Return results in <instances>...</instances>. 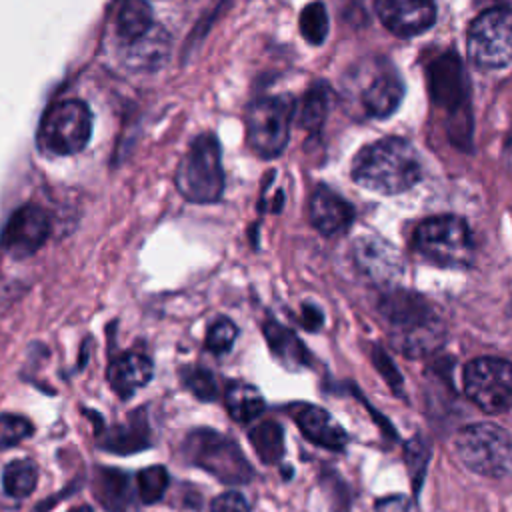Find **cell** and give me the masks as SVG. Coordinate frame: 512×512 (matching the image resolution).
Returning a JSON list of instances; mask_svg holds the SVG:
<instances>
[{"instance_id": "cell-1", "label": "cell", "mask_w": 512, "mask_h": 512, "mask_svg": "<svg viewBox=\"0 0 512 512\" xmlns=\"http://www.w3.org/2000/svg\"><path fill=\"white\" fill-rule=\"evenodd\" d=\"M378 310L390 326L392 346L410 358L436 352L446 340L444 322L430 302L410 290H390L378 302Z\"/></svg>"}, {"instance_id": "cell-2", "label": "cell", "mask_w": 512, "mask_h": 512, "mask_svg": "<svg viewBox=\"0 0 512 512\" xmlns=\"http://www.w3.org/2000/svg\"><path fill=\"white\" fill-rule=\"evenodd\" d=\"M352 178L370 192L402 194L422 178V162L408 140L388 136L364 146L356 154Z\"/></svg>"}, {"instance_id": "cell-3", "label": "cell", "mask_w": 512, "mask_h": 512, "mask_svg": "<svg viewBox=\"0 0 512 512\" xmlns=\"http://www.w3.org/2000/svg\"><path fill=\"white\" fill-rule=\"evenodd\" d=\"M426 82L432 102L450 114V136L468 148L472 116L468 110V84L462 60L454 52H442L426 64Z\"/></svg>"}, {"instance_id": "cell-4", "label": "cell", "mask_w": 512, "mask_h": 512, "mask_svg": "<svg viewBox=\"0 0 512 512\" xmlns=\"http://www.w3.org/2000/svg\"><path fill=\"white\" fill-rule=\"evenodd\" d=\"M178 192L196 204L220 200L224 192L222 154L216 136L200 134L192 140L176 170Z\"/></svg>"}, {"instance_id": "cell-5", "label": "cell", "mask_w": 512, "mask_h": 512, "mask_svg": "<svg viewBox=\"0 0 512 512\" xmlns=\"http://www.w3.org/2000/svg\"><path fill=\"white\" fill-rule=\"evenodd\" d=\"M454 448L460 462L480 476L502 478L512 470V436L494 422L460 428Z\"/></svg>"}, {"instance_id": "cell-6", "label": "cell", "mask_w": 512, "mask_h": 512, "mask_svg": "<svg viewBox=\"0 0 512 512\" xmlns=\"http://www.w3.org/2000/svg\"><path fill=\"white\" fill-rule=\"evenodd\" d=\"M182 454L190 464L206 470L224 484H246L254 476L238 444L210 428L192 430L182 444Z\"/></svg>"}, {"instance_id": "cell-7", "label": "cell", "mask_w": 512, "mask_h": 512, "mask_svg": "<svg viewBox=\"0 0 512 512\" xmlns=\"http://www.w3.org/2000/svg\"><path fill=\"white\" fill-rule=\"evenodd\" d=\"M414 250L442 268H466L474 256L468 224L458 216H434L424 220L412 238Z\"/></svg>"}, {"instance_id": "cell-8", "label": "cell", "mask_w": 512, "mask_h": 512, "mask_svg": "<svg viewBox=\"0 0 512 512\" xmlns=\"http://www.w3.org/2000/svg\"><path fill=\"white\" fill-rule=\"evenodd\" d=\"M92 112L86 102L68 98L52 104L40 122V148L52 156H74L82 152L92 138Z\"/></svg>"}, {"instance_id": "cell-9", "label": "cell", "mask_w": 512, "mask_h": 512, "mask_svg": "<svg viewBox=\"0 0 512 512\" xmlns=\"http://www.w3.org/2000/svg\"><path fill=\"white\" fill-rule=\"evenodd\" d=\"M294 104L290 96H262L246 114V136L260 158H276L288 144Z\"/></svg>"}, {"instance_id": "cell-10", "label": "cell", "mask_w": 512, "mask_h": 512, "mask_svg": "<svg viewBox=\"0 0 512 512\" xmlns=\"http://www.w3.org/2000/svg\"><path fill=\"white\" fill-rule=\"evenodd\" d=\"M468 56L480 68H502L512 62V10L488 8L468 28Z\"/></svg>"}, {"instance_id": "cell-11", "label": "cell", "mask_w": 512, "mask_h": 512, "mask_svg": "<svg viewBox=\"0 0 512 512\" xmlns=\"http://www.w3.org/2000/svg\"><path fill=\"white\" fill-rule=\"evenodd\" d=\"M462 382L466 396L482 412L496 414L512 406V362L504 358H474L466 364Z\"/></svg>"}, {"instance_id": "cell-12", "label": "cell", "mask_w": 512, "mask_h": 512, "mask_svg": "<svg viewBox=\"0 0 512 512\" xmlns=\"http://www.w3.org/2000/svg\"><path fill=\"white\" fill-rule=\"evenodd\" d=\"M50 236L48 212L36 204L20 206L4 226L2 248L14 258H26L38 252Z\"/></svg>"}, {"instance_id": "cell-13", "label": "cell", "mask_w": 512, "mask_h": 512, "mask_svg": "<svg viewBox=\"0 0 512 512\" xmlns=\"http://www.w3.org/2000/svg\"><path fill=\"white\" fill-rule=\"evenodd\" d=\"M380 22L396 36H416L436 20L434 0H376Z\"/></svg>"}, {"instance_id": "cell-14", "label": "cell", "mask_w": 512, "mask_h": 512, "mask_svg": "<svg viewBox=\"0 0 512 512\" xmlns=\"http://www.w3.org/2000/svg\"><path fill=\"white\" fill-rule=\"evenodd\" d=\"M286 412L310 442L330 450H342L346 446L348 434L328 410L314 404L294 402L286 406Z\"/></svg>"}, {"instance_id": "cell-15", "label": "cell", "mask_w": 512, "mask_h": 512, "mask_svg": "<svg viewBox=\"0 0 512 512\" xmlns=\"http://www.w3.org/2000/svg\"><path fill=\"white\" fill-rule=\"evenodd\" d=\"M354 260L374 282H392L404 270V260L396 246L380 236H364L356 240Z\"/></svg>"}, {"instance_id": "cell-16", "label": "cell", "mask_w": 512, "mask_h": 512, "mask_svg": "<svg viewBox=\"0 0 512 512\" xmlns=\"http://www.w3.org/2000/svg\"><path fill=\"white\" fill-rule=\"evenodd\" d=\"M354 220V208L332 188L318 184L310 198V222L324 236L346 230Z\"/></svg>"}, {"instance_id": "cell-17", "label": "cell", "mask_w": 512, "mask_h": 512, "mask_svg": "<svg viewBox=\"0 0 512 512\" xmlns=\"http://www.w3.org/2000/svg\"><path fill=\"white\" fill-rule=\"evenodd\" d=\"M404 98V82L394 70L380 72L362 90V106L368 116L388 118L400 106Z\"/></svg>"}, {"instance_id": "cell-18", "label": "cell", "mask_w": 512, "mask_h": 512, "mask_svg": "<svg viewBox=\"0 0 512 512\" xmlns=\"http://www.w3.org/2000/svg\"><path fill=\"white\" fill-rule=\"evenodd\" d=\"M152 372L154 368L148 356L140 352H126L114 358L112 364L108 366V382L118 396L128 398L138 388L148 384V380L152 378Z\"/></svg>"}, {"instance_id": "cell-19", "label": "cell", "mask_w": 512, "mask_h": 512, "mask_svg": "<svg viewBox=\"0 0 512 512\" xmlns=\"http://www.w3.org/2000/svg\"><path fill=\"white\" fill-rule=\"evenodd\" d=\"M170 54V36L162 30L152 26L144 36L134 42H128L124 48V62L132 70H156L160 68Z\"/></svg>"}, {"instance_id": "cell-20", "label": "cell", "mask_w": 512, "mask_h": 512, "mask_svg": "<svg viewBox=\"0 0 512 512\" xmlns=\"http://www.w3.org/2000/svg\"><path fill=\"white\" fill-rule=\"evenodd\" d=\"M262 332L272 354L282 366L296 370L310 364V354L306 346L290 328L278 324L276 320H266L262 326Z\"/></svg>"}, {"instance_id": "cell-21", "label": "cell", "mask_w": 512, "mask_h": 512, "mask_svg": "<svg viewBox=\"0 0 512 512\" xmlns=\"http://www.w3.org/2000/svg\"><path fill=\"white\" fill-rule=\"evenodd\" d=\"M330 86L322 80L314 82L302 96L298 108L294 106V118L298 126L310 134H316L330 110Z\"/></svg>"}, {"instance_id": "cell-22", "label": "cell", "mask_w": 512, "mask_h": 512, "mask_svg": "<svg viewBox=\"0 0 512 512\" xmlns=\"http://www.w3.org/2000/svg\"><path fill=\"white\" fill-rule=\"evenodd\" d=\"M224 404L228 414L236 422H250L264 412L266 400L260 390L246 382H232L224 392Z\"/></svg>"}, {"instance_id": "cell-23", "label": "cell", "mask_w": 512, "mask_h": 512, "mask_svg": "<svg viewBox=\"0 0 512 512\" xmlns=\"http://www.w3.org/2000/svg\"><path fill=\"white\" fill-rule=\"evenodd\" d=\"M154 26L152 8L146 0H122L116 14V34L124 44L138 40Z\"/></svg>"}, {"instance_id": "cell-24", "label": "cell", "mask_w": 512, "mask_h": 512, "mask_svg": "<svg viewBox=\"0 0 512 512\" xmlns=\"http://www.w3.org/2000/svg\"><path fill=\"white\" fill-rule=\"evenodd\" d=\"M248 438H250V444H252L256 456L264 464L274 466L282 460V456H284V430L278 422H274V420L258 422L256 426L250 428Z\"/></svg>"}, {"instance_id": "cell-25", "label": "cell", "mask_w": 512, "mask_h": 512, "mask_svg": "<svg viewBox=\"0 0 512 512\" xmlns=\"http://www.w3.org/2000/svg\"><path fill=\"white\" fill-rule=\"evenodd\" d=\"M38 480V468L32 460L20 458L6 464L2 472V486L4 492L12 498H26L30 492H34Z\"/></svg>"}, {"instance_id": "cell-26", "label": "cell", "mask_w": 512, "mask_h": 512, "mask_svg": "<svg viewBox=\"0 0 512 512\" xmlns=\"http://www.w3.org/2000/svg\"><path fill=\"white\" fill-rule=\"evenodd\" d=\"M94 492L108 510H122L128 502V478L118 470H98Z\"/></svg>"}, {"instance_id": "cell-27", "label": "cell", "mask_w": 512, "mask_h": 512, "mask_svg": "<svg viewBox=\"0 0 512 512\" xmlns=\"http://www.w3.org/2000/svg\"><path fill=\"white\" fill-rule=\"evenodd\" d=\"M300 34L312 46H320L328 36V12L322 2H310L300 12Z\"/></svg>"}, {"instance_id": "cell-28", "label": "cell", "mask_w": 512, "mask_h": 512, "mask_svg": "<svg viewBox=\"0 0 512 512\" xmlns=\"http://www.w3.org/2000/svg\"><path fill=\"white\" fill-rule=\"evenodd\" d=\"M404 460H406V468L408 474L412 478V486H414V494L420 492V486L424 482V474H426V466L430 460V448L428 444L420 438L414 436L406 442L404 446Z\"/></svg>"}, {"instance_id": "cell-29", "label": "cell", "mask_w": 512, "mask_h": 512, "mask_svg": "<svg viewBox=\"0 0 512 512\" xmlns=\"http://www.w3.org/2000/svg\"><path fill=\"white\" fill-rule=\"evenodd\" d=\"M136 488L138 496L144 504H154L158 502L166 488H168V472L164 466H150L138 472L136 476Z\"/></svg>"}, {"instance_id": "cell-30", "label": "cell", "mask_w": 512, "mask_h": 512, "mask_svg": "<svg viewBox=\"0 0 512 512\" xmlns=\"http://www.w3.org/2000/svg\"><path fill=\"white\" fill-rule=\"evenodd\" d=\"M238 336V328L230 318H216L206 332V348L214 354H226Z\"/></svg>"}, {"instance_id": "cell-31", "label": "cell", "mask_w": 512, "mask_h": 512, "mask_svg": "<svg viewBox=\"0 0 512 512\" xmlns=\"http://www.w3.org/2000/svg\"><path fill=\"white\" fill-rule=\"evenodd\" d=\"M182 380H184L186 388L196 398H200L204 402H210V400L216 398V392H218L216 380H214V376L206 368H202V366H188L182 372Z\"/></svg>"}, {"instance_id": "cell-32", "label": "cell", "mask_w": 512, "mask_h": 512, "mask_svg": "<svg viewBox=\"0 0 512 512\" xmlns=\"http://www.w3.org/2000/svg\"><path fill=\"white\" fill-rule=\"evenodd\" d=\"M30 434H32V424L26 418L14 416V414L0 416V450L16 446Z\"/></svg>"}, {"instance_id": "cell-33", "label": "cell", "mask_w": 512, "mask_h": 512, "mask_svg": "<svg viewBox=\"0 0 512 512\" xmlns=\"http://www.w3.org/2000/svg\"><path fill=\"white\" fill-rule=\"evenodd\" d=\"M372 362L376 366V370L380 372V376L386 380V384L390 386V390L398 396H402V374L398 372L396 364L392 362V358L384 352V348L374 346L372 348Z\"/></svg>"}, {"instance_id": "cell-34", "label": "cell", "mask_w": 512, "mask_h": 512, "mask_svg": "<svg viewBox=\"0 0 512 512\" xmlns=\"http://www.w3.org/2000/svg\"><path fill=\"white\" fill-rule=\"evenodd\" d=\"M212 512H250L248 502L240 492H224L216 496L210 504Z\"/></svg>"}, {"instance_id": "cell-35", "label": "cell", "mask_w": 512, "mask_h": 512, "mask_svg": "<svg viewBox=\"0 0 512 512\" xmlns=\"http://www.w3.org/2000/svg\"><path fill=\"white\" fill-rule=\"evenodd\" d=\"M300 322L306 330H318L324 324V314L320 312L318 306L314 304H304L302 306V314H300Z\"/></svg>"}, {"instance_id": "cell-36", "label": "cell", "mask_w": 512, "mask_h": 512, "mask_svg": "<svg viewBox=\"0 0 512 512\" xmlns=\"http://www.w3.org/2000/svg\"><path fill=\"white\" fill-rule=\"evenodd\" d=\"M406 506H408V502L404 496H388L374 504L376 512H404Z\"/></svg>"}, {"instance_id": "cell-37", "label": "cell", "mask_w": 512, "mask_h": 512, "mask_svg": "<svg viewBox=\"0 0 512 512\" xmlns=\"http://www.w3.org/2000/svg\"><path fill=\"white\" fill-rule=\"evenodd\" d=\"M70 512H92V508H90V506H76V508H72Z\"/></svg>"}]
</instances>
